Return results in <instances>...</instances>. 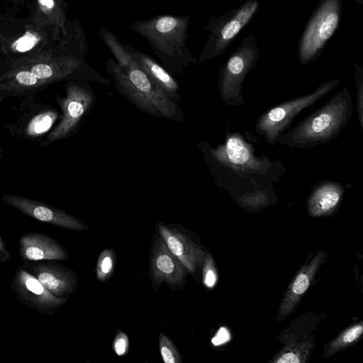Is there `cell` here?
I'll return each instance as SVG.
<instances>
[{
	"mask_svg": "<svg viewBox=\"0 0 363 363\" xmlns=\"http://www.w3.org/2000/svg\"><path fill=\"white\" fill-rule=\"evenodd\" d=\"M116 264V257L113 249L106 248L99 255L96 267L99 281H105L113 275Z\"/></svg>",
	"mask_w": 363,
	"mask_h": 363,
	"instance_id": "7402d4cb",
	"label": "cell"
},
{
	"mask_svg": "<svg viewBox=\"0 0 363 363\" xmlns=\"http://www.w3.org/2000/svg\"><path fill=\"white\" fill-rule=\"evenodd\" d=\"M159 348L164 363H182V357L173 341L163 333L159 335Z\"/></svg>",
	"mask_w": 363,
	"mask_h": 363,
	"instance_id": "d4e9b609",
	"label": "cell"
},
{
	"mask_svg": "<svg viewBox=\"0 0 363 363\" xmlns=\"http://www.w3.org/2000/svg\"><path fill=\"white\" fill-rule=\"evenodd\" d=\"M342 0H320L300 38L298 56L302 65L315 61L341 21Z\"/></svg>",
	"mask_w": 363,
	"mask_h": 363,
	"instance_id": "277c9868",
	"label": "cell"
},
{
	"mask_svg": "<svg viewBox=\"0 0 363 363\" xmlns=\"http://www.w3.org/2000/svg\"><path fill=\"white\" fill-rule=\"evenodd\" d=\"M3 201L38 221L52 224L67 230H89L83 221L65 211L43 203L15 195H4Z\"/></svg>",
	"mask_w": 363,
	"mask_h": 363,
	"instance_id": "8fae6325",
	"label": "cell"
},
{
	"mask_svg": "<svg viewBox=\"0 0 363 363\" xmlns=\"http://www.w3.org/2000/svg\"><path fill=\"white\" fill-rule=\"evenodd\" d=\"M220 330V333H221V335H220V334L218 333L217 334V336L216 337H215V338L213 339H217L218 342H217L216 345L218 344H220V342H223L226 340V334H227V331L225 330Z\"/></svg>",
	"mask_w": 363,
	"mask_h": 363,
	"instance_id": "4dcf8cb0",
	"label": "cell"
},
{
	"mask_svg": "<svg viewBox=\"0 0 363 363\" xmlns=\"http://www.w3.org/2000/svg\"><path fill=\"white\" fill-rule=\"evenodd\" d=\"M325 257V253L323 251H320L309 262L305 263L296 273L289 284L281 302L277 315V321L284 320L293 312L310 287Z\"/></svg>",
	"mask_w": 363,
	"mask_h": 363,
	"instance_id": "9a60e30c",
	"label": "cell"
},
{
	"mask_svg": "<svg viewBox=\"0 0 363 363\" xmlns=\"http://www.w3.org/2000/svg\"><path fill=\"white\" fill-rule=\"evenodd\" d=\"M99 34L115 57H108L105 65L119 93L137 108L152 116L182 121L184 113L178 103L148 76L125 44L106 27L100 28Z\"/></svg>",
	"mask_w": 363,
	"mask_h": 363,
	"instance_id": "6da1fadb",
	"label": "cell"
},
{
	"mask_svg": "<svg viewBox=\"0 0 363 363\" xmlns=\"http://www.w3.org/2000/svg\"><path fill=\"white\" fill-rule=\"evenodd\" d=\"M40 11L51 24L65 32V16L58 0H37Z\"/></svg>",
	"mask_w": 363,
	"mask_h": 363,
	"instance_id": "44dd1931",
	"label": "cell"
},
{
	"mask_svg": "<svg viewBox=\"0 0 363 363\" xmlns=\"http://www.w3.org/2000/svg\"><path fill=\"white\" fill-rule=\"evenodd\" d=\"M354 79L357 86V108L359 124L363 129V68L357 63L354 64Z\"/></svg>",
	"mask_w": 363,
	"mask_h": 363,
	"instance_id": "4316f807",
	"label": "cell"
},
{
	"mask_svg": "<svg viewBox=\"0 0 363 363\" xmlns=\"http://www.w3.org/2000/svg\"><path fill=\"white\" fill-rule=\"evenodd\" d=\"M113 347L116 354L118 356L125 355L129 348V340L125 333L120 330L116 335Z\"/></svg>",
	"mask_w": 363,
	"mask_h": 363,
	"instance_id": "f1b7e54d",
	"label": "cell"
},
{
	"mask_svg": "<svg viewBox=\"0 0 363 363\" xmlns=\"http://www.w3.org/2000/svg\"><path fill=\"white\" fill-rule=\"evenodd\" d=\"M344 193V186L337 182L324 180L315 184L307 201L309 216L318 218L333 214L338 208Z\"/></svg>",
	"mask_w": 363,
	"mask_h": 363,
	"instance_id": "e0dca14e",
	"label": "cell"
},
{
	"mask_svg": "<svg viewBox=\"0 0 363 363\" xmlns=\"http://www.w3.org/2000/svg\"><path fill=\"white\" fill-rule=\"evenodd\" d=\"M23 267L57 297L69 298L78 286L74 272L61 264L25 262Z\"/></svg>",
	"mask_w": 363,
	"mask_h": 363,
	"instance_id": "5bb4252c",
	"label": "cell"
},
{
	"mask_svg": "<svg viewBox=\"0 0 363 363\" xmlns=\"http://www.w3.org/2000/svg\"><path fill=\"white\" fill-rule=\"evenodd\" d=\"M125 46L148 76L174 101L178 103L181 99L179 85L170 73L147 54L136 50L129 45L125 44Z\"/></svg>",
	"mask_w": 363,
	"mask_h": 363,
	"instance_id": "ac0fdd59",
	"label": "cell"
},
{
	"mask_svg": "<svg viewBox=\"0 0 363 363\" xmlns=\"http://www.w3.org/2000/svg\"><path fill=\"white\" fill-rule=\"evenodd\" d=\"M339 83V79L328 81L308 94L285 101L268 109L257 118L255 130L270 145H274L277 139L291 125L296 116L327 95Z\"/></svg>",
	"mask_w": 363,
	"mask_h": 363,
	"instance_id": "52a82bcc",
	"label": "cell"
},
{
	"mask_svg": "<svg viewBox=\"0 0 363 363\" xmlns=\"http://www.w3.org/2000/svg\"><path fill=\"white\" fill-rule=\"evenodd\" d=\"M357 10L359 9V6H362L363 4V0H357Z\"/></svg>",
	"mask_w": 363,
	"mask_h": 363,
	"instance_id": "1f68e13d",
	"label": "cell"
},
{
	"mask_svg": "<svg viewBox=\"0 0 363 363\" xmlns=\"http://www.w3.org/2000/svg\"><path fill=\"white\" fill-rule=\"evenodd\" d=\"M97 1H104V0H97Z\"/></svg>",
	"mask_w": 363,
	"mask_h": 363,
	"instance_id": "836d02e7",
	"label": "cell"
},
{
	"mask_svg": "<svg viewBox=\"0 0 363 363\" xmlns=\"http://www.w3.org/2000/svg\"><path fill=\"white\" fill-rule=\"evenodd\" d=\"M19 254L24 262L66 260L64 247L52 237L39 232L23 234L18 240Z\"/></svg>",
	"mask_w": 363,
	"mask_h": 363,
	"instance_id": "2e32d148",
	"label": "cell"
},
{
	"mask_svg": "<svg viewBox=\"0 0 363 363\" xmlns=\"http://www.w3.org/2000/svg\"><path fill=\"white\" fill-rule=\"evenodd\" d=\"M203 283L208 289H213L218 281L216 265L213 256L206 254L202 263Z\"/></svg>",
	"mask_w": 363,
	"mask_h": 363,
	"instance_id": "484cf974",
	"label": "cell"
},
{
	"mask_svg": "<svg viewBox=\"0 0 363 363\" xmlns=\"http://www.w3.org/2000/svg\"><path fill=\"white\" fill-rule=\"evenodd\" d=\"M258 7L259 0H246L218 18L213 16L204 27L209 33L199 62L204 63L222 55L240 31L250 22Z\"/></svg>",
	"mask_w": 363,
	"mask_h": 363,
	"instance_id": "8992f818",
	"label": "cell"
},
{
	"mask_svg": "<svg viewBox=\"0 0 363 363\" xmlns=\"http://www.w3.org/2000/svg\"><path fill=\"white\" fill-rule=\"evenodd\" d=\"M212 157L221 165L238 173L260 172L262 163L250 145L238 133L226 135L223 144L211 149Z\"/></svg>",
	"mask_w": 363,
	"mask_h": 363,
	"instance_id": "7c38bea8",
	"label": "cell"
},
{
	"mask_svg": "<svg viewBox=\"0 0 363 363\" xmlns=\"http://www.w3.org/2000/svg\"><path fill=\"white\" fill-rule=\"evenodd\" d=\"M57 118V113L48 111L39 113L29 122L26 132L28 135L37 136L47 132Z\"/></svg>",
	"mask_w": 363,
	"mask_h": 363,
	"instance_id": "cb8c5ba5",
	"label": "cell"
},
{
	"mask_svg": "<svg viewBox=\"0 0 363 363\" xmlns=\"http://www.w3.org/2000/svg\"><path fill=\"white\" fill-rule=\"evenodd\" d=\"M259 50L253 35L245 37L238 48L229 56L218 72V90L228 106H241L242 83L256 66Z\"/></svg>",
	"mask_w": 363,
	"mask_h": 363,
	"instance_id": "5b68a950",
	"label": "cell"
},
{
	"mask_svg": "<svg viewBox=\"0 0 363 363\" xmlns=\"http://www.w3.org/2000/svg\"><path fill=\"white\" fill-rule=\"evenodd\" d=\"M11 289L19 302L45 315H53L68 300L67 298H59L53 295L23 267H18L16 269Z\"/></svg>",
	"mask_w": 363,
	"mask_h": 363,
	"instance_id": "9c48e42d",
	"label": "cell"
},
{
	"mask_svg": "<svg viewBox=\"0 0 363 363\" xmlns=\"http://www.w3.org/2000/svg\"><path fill=\"white\" fill-rule=\"evenodd\" d=\"M189 24V16L159 15L136 21L130 29L146 39L169 72L179 74L197 63L186 45Z\"/></svg>",
	"mask_w": 363,
	"mask_h": 363,
	"instance_id": "7a4b0ae2",
	"label": "cell"
},
{
	"mask_svg": "<svg viewBox=\"0 0 363 363\" xmlns=\"http://www.w3.org/2000/svg\"><path fill=\"white\" fill-rule=\"evenodd\" d=\"M85 81H74L66 85V96L60 99L62 116L59 124L48 135L50 142L72 135L94 107L96 100L92 87Z\"/></svg>",
	"mask_w": 363,
	"mask_h": 363,
	"instance_id": "ba28073f",
	"label": "cell"
},
{
	"mask_svg": "<svg viewBox=\"0 0 363 363\" xmlns=\"http://www.w3.org/2000/svg\"><path fill=\"white\" fill-rule=\"evenodd\" d=\"M156 227L169 250L182 264L187 273L194 274L202 265L206 251L178 228L161 222Z\"/></svg>",
	"mask_w": 363,
	"mask_h": 363,
	"instance_id": "4fadbf2b",
	"label": "cell"
},
{
	"mask_svg": "<svg viewBox=\"0 0 363 363\" xmlns=\"http://www.w3.org/2000/svg\"><path fill=\"white\" fill-rule=\"evenodd\" d=\"M362 333V323H357L348 327L328 344L325 352V356L326 357H330L350 346H352L359 341Z\"/></svg>",
	"mask_w": 363,
	"mask_h": 363,
	"instance_id": "ffe728a7",
	"label": "cell"
},
{
	"mask_svg": "<svg viewBox=\"0 0 363 363\" xmlns=\"http://www.w3.org/2000/svg\"><path fill=\"white\" fill-rule=\"evenodd\" d=\"M43 84H45L29 69H21L13 74L11 79L7 82L4 89H28L37 88Z\"/></svg>",
	"mask_w": 363,
	"mask_h": 363,
	"instance_id": "603a6c76",
	"label": "cell"
},
{
	"mask_svg": "<svg viewBox=\"0 0 363 363\" xmlns=\"http://www.w3.org/2000/svg\"><path fill=\"white\" fill-rule=\"evenodd\" d=\"M38 41L39 38L35 33L26 32L13 43L12 48L18 52H26L35 47Z\"/></svg>",
	"mask_w": 363,
	"mask_h": 363,
	"instance_id": "83f0119b",
	"label": "cell"
},
{
	"mask_svg": "<svg viewBox=\"0 0 363 363\" xmlns=\"http://www.w3.org/2000/svg\"><path fill=\"white\" fill-rule=\"evenodd\" d=\"M149 274L153 289L157 291L162 283L171 290L182 287L188 274L179 259L171 252L157 232L151 245Z\"/></svg>",
	"mask_w": 363,
	"mask_h": 363,
	"instance_id": "30bf717a",
	"label": "cell"
},
{
	"mask_svg": "<svg viewBox=\"0 0 363 363\" xmlns=\"http://www.w3.org/2000/svg\"><path fill=\"white\" fill-rule=\"evenodd\" d=\"M58 1H60V2H62V1H61V0H58Z\"/></svg>",
	"mask_w": 363,
	"mask_h": 363,
	"instance_id": "d6a6232c",
	"label": "cell"
},
{
	"mask_svg": "<svg viewBox=\"0 0 363 363\" xmlns=\"http://www.w3.org/2000/svg\"><path fill=\"white\" fill-rule=\"evenodd\" d=\"M11 258L10 253L6 246L3 238L0 235V263H5L9 261Z\"/></svg>",
	"mask_w": 363,
	"mask_h": 363,
	"instance_id": "f546056e",
	"label": "cell"
},
{
	"mask_svg": "<svg viewBox=\"0 0 363 363\" xmlns=\"http://www.w3.org/2000/svg\"><path fill=\"white\" fill-rule=\"evenodd\" d=\"M312 350V344L306 342H289L274 357V363H305Z\"/></svg>",
	"mask_w": 363,
	"mask_h": 363,
	"instance_id": "d6986e66",
	"label": "cell"
},
{
	"mask_svg": "<svg viewBox=\"0 0 363 363\" xmlns=\"http://www.w3.org/2000/svg\"><path fill=\"white\" fill-rule=\"evenodd\" d=\"M352 113V98L348 88L344 87L323 106L280 135L276 143L301 149L325 144L340 135Z\"/></svg>",
	"mask_w": 363,
	"mask_h": 363,
	"instance_id": "3957f363",
	"label": "cell"
}]
</instances>
